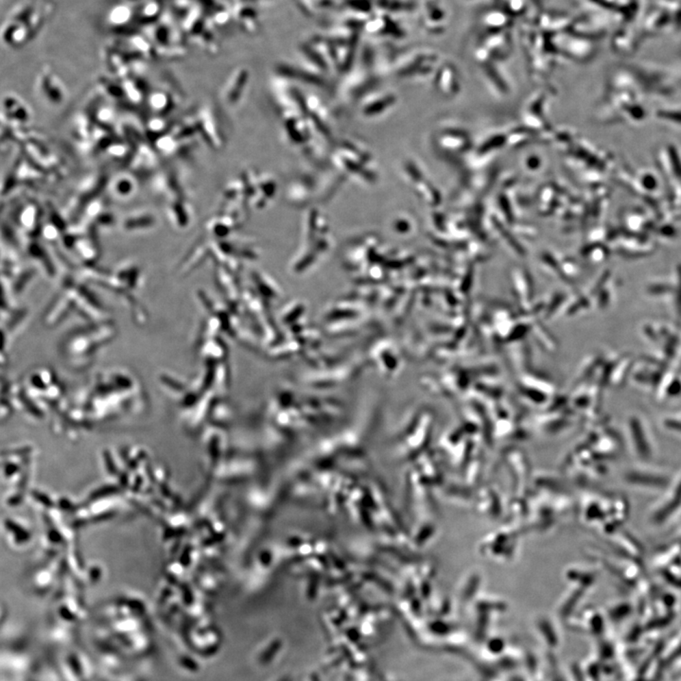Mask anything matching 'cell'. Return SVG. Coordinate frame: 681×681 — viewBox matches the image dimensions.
<instances>
[{
	"instance_id": "6da1fadb",
	"label": "cell",
	"mask_w": 681,
	"mask_h": 681,
	"mask_svg": "<svg viewBox=\"0 0 681 681\" xmlns=\"http://www.w3.org/2000/svg\"><path fill=\"white\" fill-rule=\"evenodd\" d=\"M232 18L247 34H254L261 28V18L257 10L249 2L237 0L232 7Z\"/></svg>"
},
{
	"instance_id": "7a4b0ae2",
	"label": "cell",
	"mask_w": 681,
	"mask_h": 681,
	"mask_svg": "<svg viewBox=\"0 0 681 681\" xmlns=\"http://www.w3.org/2000/svg\"><path fill=\"white\" fill-rule=\"evenodd\" d=\"M163 12L161 0H142L135 8L136 24L142 25L146 28L157 23Z\"/></svg>"
},
{
	"instance_id": "3957f363",
	"label": "cell",
	"mask_w": 681,
	"mask_h": 681,
	"mask_svg": "<svg viewBox=\"0 0 681 681\" xmlns=\"http://www.w3.org/2000/svg\"><path fill=\"white\" fill-rule=\"evenodd\" d=\"M247 79H248V73H247L246 69H237L233 73L222 89V98H224L225 103H229V105L237 103L242 93L240 90H242V88L244 89Z\"/></svg>"
},
{
	"instance_id": "277c9868",
	"label": "cell",
	"mask_w": 681,
	"mask_h": 681,
	"mask_svg": "<svg viewBox=\"0 0 681 681\" xmlns=\"http://www.w3.org/2000/svg\"><path fill=\"white\" fill-rule=\"evenodd\" d=\"M133 22H135V8L131 4L121 2L108 12L107 23L114 29L127 28Z\"/></svg>"
},
{
	"instance_id": "5b68a950",
	"label": "cell",
	"mask_w": 681,
	"mask_h": 681,
	"mask_svg": "<svg viewBox=\"0 0 681 681\" xmlns=\"http://www.w3.org/2000/svg\"><path fill=\"white\" fill-rule=\"evenodd\" d=\"M157 224V217L150 210H138L130 213L123 219V227L125 229H151Z\"/></svg>"
},
{
	"instance_id": "8992f818",
	"label": "cell",
	"mask_w": 681,
	"mask_h": 681,
	"mask_svg": "<svg viewBox=\"0 0 681 681\" xmlns=\"http://www.w3.org/2000/svg\"><path fill=\"white\" fill-rule=\"evenodd\" d=\"M365 29L369 34L376 36H388L389 34H394L395 36V31L401 36L400 27L387 16H380L369 19L366 22Z\"/></svg>"
},
{
	"instance_id": "52a82bcc",
	"label": "cell",
	"mask_w": 681,
	"mask_h": 681,
	"mask_svg": "<svg viewBox=\"0 0 681 681\" xmlns=\"http://www.w3.org/2000/svg\"><path fill=\"white\" fill-rule=\"evenodd\" d=\"M110 190L114 196L120 199L130 198L136 190V183L130 175H120L114 179Z\"/></svg>"
},
{
	"instance_id": "ba28073f",
	"label": "cell",
	"mask_w": 681,
	"mask_h": 681,
	"mask_svg": "<svg viewBox=\"0 0 681 681\" xmlns=\"http://www.w3.org/2000/svg\"><path fill=\"white\" fill-rule=\"evenodd\" d=\"M168 217L177 227H185L192 220V211L185 202H177L168 209Z\"/></svg>"
},
{
	"instance_id": "9c48e42d",
	"label": "cell",
	"mask_w": 681,
	"mask_h": 681,
	"mask_svg": "<svg viewBox=\"0 0 681 681\" xmlns=\"http://www.w3.org/2000/svg\"><path fill=\"white\" fill-rule=\"evenodd\" d=\"M121 1L125 2V3H128L132 5V3H140L142 0H121Z\"/></svg>"
},
{
	"instance_id": "30bf717a",
	"label": "cell",
	"mask_w": 681,
	"mask_h": 681,
	"mask_svg": "<svg viewBox=\"0 0 681 681\" xmlns=\"http://www.w3.org/2000/svg\"><path fill=\"white\" fill-rule=\"evenodd\" d=\"M241 1H246V2H249V3H252V2H254V1H261V0H241Z\"/></svg>"
}]
</instances>
